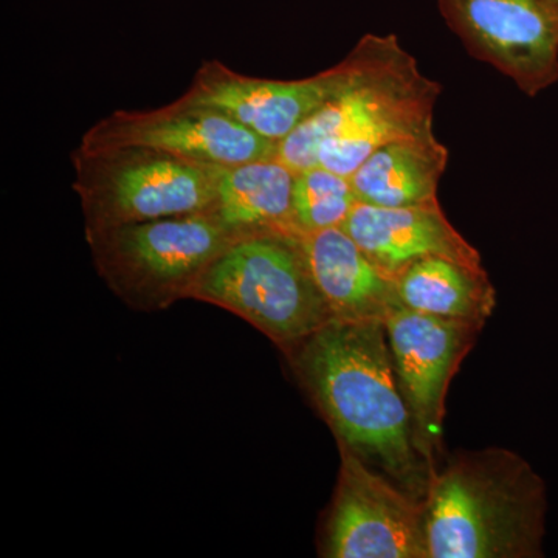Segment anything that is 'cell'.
Here are the masks:
<instances>
[{"mask_svg": "<svg viewBox=\"0 0 558 558\" xmlns=\"http://www.w3.org/2000/svg\"><path fill=\"white\" fill-rule=\"evenodd\" d=\"M341 229L395 278L416 260L432 256L483 267L478 250L451 226L439 201L399 208L357 202Z\"/></svg>", "mask_w": 558, "mask_h": 558, "instance_id": "7c38bea8", "label": "cell"}, {"mask_svg": "<svg viewBox=\"0 0 558 558\" xmlns=\"http://www.w3.org/2000/svg\"><path fill=\"white\" fill-rule=\"evenodd\" d=\"M191 299L244 318L286 354L332 319L300 231L238 238L202 275Z\"/></svg>", "mask_w": 558, "mask_h": 558, "instance_id": "277c9868", "label": "cell"}, {"mask_svg": "<svg viewBox=\"0 0 558 558\" xmlns=\"http://www.w3.org/2000/svg\"><path fill=\"white\" fill-rule=\"evenodd\" d=\"M340 473L323 539L329 558H428L424 501L339 442Z\"/></svg>", "mask_w": 558, "mask_h": 558, "instance_id": "52a82bcc", "label": "cell"}, {"mask_svg": "<svg viewBox=\"0 0 558 558\" xmlns=\"http://www.w3.org/2000/svg\"><path fill=\"white\" fill-rule=\"evenodd\" d=\"M355 49L354 80L275 148V159L290 170L319 165L351 178L377 149L433 132L442 87L421 72L398 36L365 35Z\"/></svg>", "mask_w": 558, "mask_h": 558, "instance_id": "7a4b0ae2", "label": "cell"}, {"mask_svg": "<svg viewBox=\"0 0 558 558\" xmlns=\"http://www.w3.org/2000/svg\"><path fill=\"white\" fill-rule=\"evenodd\" d=\"M143 146L209 167L231 168L274 157L277 145L219 110L180 100L159 109H120L86 131L80 149Z\"/></svg>", "mask_w": 558, "mask_h": 558, "instance_id": "9c48e42d", "label": "cell"}, {"mask_svg": "<svg viewBox=\"0 0 558 558\" xmlns=\"http://www.w3.org/2000/svg\"><path fill=\"white\" fill-rule=\"evenodd\" d=\"M301 244L332 319L385 322L402 306L396 278L380 269L341 227L301 233Z\"/></svg>", "mask_w": 558, "mask_h": 558, "instance_id": "4fadbf2b", "label": "cell"}, {"mask_svg": "<svg viewBox=\"0 0 558 558\" xmlns=\"http://www.w3.org/2000/svg\"><path fill=\"white\" fill-rule=\"evenodd\" d=\"M295 174L275 157L223 168L208 215L236 240L264 231H299L292 208Z\"/></svg>", "mask_w": 558, "mask_h": 558, "instance_id": "9a60e30c", "label": "cell"}, {"mask_svg": "<svg viewBox=\"0 0 558 558\" xmlns=\"http://www.w3.org/2000/svg\"><path fill=\"white\" fill-rule=\"evenodd\" d=\"M447 163L449 149L433 131L377 149L349 179L362 204L414 207L438 201Z\"/></svg>", "mask_w": 558, "mask_h": 558, "instance_id": "5bb4252c", "label": "cell"}, {"mask_svg": "<svg viewBox=\"0 0 558 558\" xmlns=\"http://www.w3.org/2000/svg\"><path fill=\"white\" fill-rule=\"evenodd\" d=\"M400 304L432 317L486 325L497 307V290L484 267L432 256L396 278Z\"/></svg>", "mask_w": 558, "mask_h": 558, "instance_id": "2e32d148", "label": "cell"}, {"mask_svg": "<svg viewBox=\"0 0 558 558\" xmlns=\"http://www.w3.org/2000/svg\"><path fill=\"white\" fill-rule=\"evenodd\" d=\"M72 163L73 190L80 197L86 233L124 223L208 215L223 170L143 146L76 148Z\"/></svg>", "mask_w": 558, "mask_h": 558, "instance_id": "5b68a950", "label": "cell"}, {"mask_svg": "<svg viewBox=\"0 0 558 558\" xmlns=\"http://www.w3.org/2000/svg\"><path fill=\"white\" fill-rule=\"evenodd\" d=\"M539 2L549 11L550 17H553L558 27V0H539Z\"/></svg>", "mask_w": 558, "mask_h": 558, "instance_id": "ac0fdd59", "label": "cell"}, {"mask_svg": "<svg viewBox=\"0 0 558 558\" xmlns=\"http://www.w3.org/2000/svg\"><path fill=\"white\" fill-rule=\"evenodd\" d=\"M451 32L529 97L558 81V27L539 0H438Z\"/></svg>", "mask_w": 558, "mask_h": 558, "instance_id": "30bf717a", "label": "cell"}, {"mask_svg": "<svg viewBox=\"0 0 558 558\" xmlns=\"http://www.w3.org/2000/svg\"><path fill=\"white\" fill-rule=\"evenodd\" d=\"M108 288L137 311H161L191 299L202 275L233 234L211 215L124 223L86 233Z\"/></svg>", "mask_w": 558, "mask_h": 558, "instance_id": "8992f818", "label": "cell"}, {"mask_svg": "<svg viewBox=\"0 0 558 558\" xmlns=\"http://www.w3.org/2000/svg\"><path fill=\"white\" fill-rule=\"evenodd\" d=\"M359 50L333 68L303 80L256 78L222 61L204 62L180 100L226 113L231 120L278 145L315 110L354 80Z\"/></svg>", "mask_w": 558, "mask_h": 558, "instance_id": "8fae6325", "label": "cell"}, {"mask_svg": "<svg viewBox=\"0 0 558 558\" xmlns=\"http://www.w3.org/2000/svg\"><path fill=\"white\" fill-rule=\"evenodd\" d=\"M384 323L400 391L410 410L414 447L433 472L442 457L450 381L475 347L483 326L432 317L403 306Z\"/></svg>", "mask_w": 558, "mask_h": 558, "instance_id": "ba28073f", "label": "cell"}, {"mask_svg": "<svg viewBox=\"0 0 558 558\" xmlns=\"http://www.w3.org/2000/svg\"><path fill=\"white\" fill-rule=\"evenodd\" d=\"M351 179L325 167L296 172L293 183V222L300 233L337 229L357 204Z\"/></svg>", "mask_w": 558, "mask_h": 558, "instance_id": "e0dca14e", "label": "cell"}, {"mask_svg": "<svg viewBox=\"0 0 558 558\" xmlns=\"http://www.w3.org/2000/svg\"><path fill=\"white\" fill-rule=\"evenodd\" d=\"M288 355L339 442L424 501L432 470L414 447L385 323L330 319Z\"/></svg>", "mask_w": 558, "mask_h": 558, "instance_id": "6da1fadb", "label": "cell"}, {"mask_svg": "<svg viewBox=\"0 0 558 558\" xmlns=\"http://www.w3.org/2000/svg\"><path fill=\"white\" fill-rule=\"evenodd\" d=\"M424 510L428 558L543 556L545 483L513 451L447 458L429 476Z\"/></svg>", "mask_w": 558, "mask_h": 558, "instance_id": "3957f363", "label": "cell"}]
</instances>
